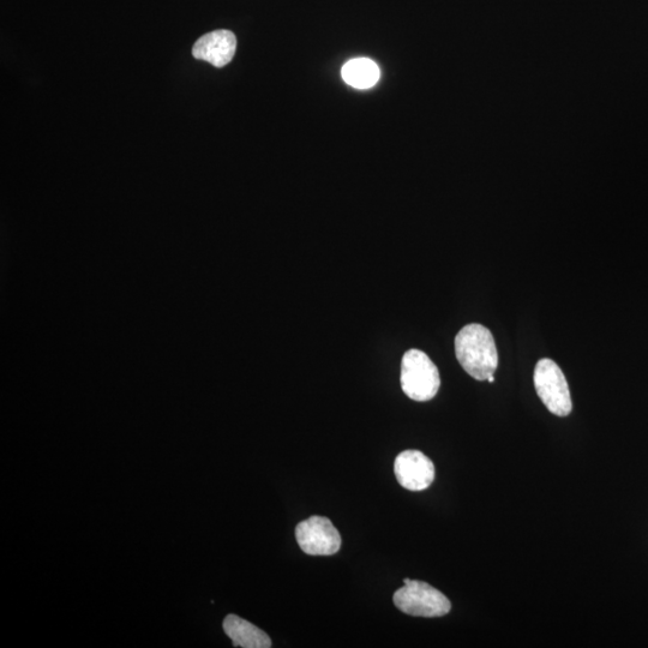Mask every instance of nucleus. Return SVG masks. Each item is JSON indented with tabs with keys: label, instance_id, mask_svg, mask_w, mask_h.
<instances>
[{
	"label": "nucleus",
	"instance_id": "1",
	"mask_svg": "<svg viewBox=\"0 0 648 648\" xmlns=\"http://www.w3.org/2000/svg\"><path fill=\"white\" fill-rule=\"evenodd\" d=\"M456 359L468 375L477 381H488L498 366L494 336L482 324H467L455 338Z\"/></svg>",
	"mask_w": 648,
	"mask_h": 648
},
{
	"label": "nucleus",
	"instance_id": "2",
	"mask_svg": "<svg viewBox=\"0 0 648 648\" xmlns=\"http://www.w3.org/2000/svg\"><path fill=\"white\" fill-rule=\"evenodd\" d=\"M401 387L408 398L414 401L424 402L435 398L441 387V377L428 354L419 350H410L404 354Z\"/></svg>",
	"mask_w": 648,
	"mask_h": 648
},
{
	"label": "nucleus",
	"instance_id": "3",
	"mask_svg": "<svg viewBox=\"0 0 648 648\" xmlns=\"http://www.w3.org/2000/svg\"><path fill=\"white\" fill-rule=\"evenodd\" d=\"M404 587L394 593L393 602L400 611L414 617H442L452 604L444 594L424 581L404 579Z\"/></svg>",
	"mask_w": 648,
	"mask_h": 648
},
{
	"label": "nucleus",
	"instance_id": "4",
	"mask_svg": "<svg viewBox=\"0 0 648 648\" xmlns=\"http://www.w3.org/2000/svg\"><path fill=\"white\" fill-rule=\"evenodd\" d=\"M534 387L540 400L552 414L567 417L572 412V396L566 377L554 360H539L534 369Z\"/></svg>",
	"mask_w": 648,
	"mask_h": 648
},
{
	"label": "nucleus",
	"instance_id": "5",
	"mask_svg": "<svg viewBox=\"0 0 648 648\" xmlns=\"http://www.w3.org/2000/svg\"><path fill=\"white\" fill-rule=\"evenodd\" d=\"M297 542L306 555L332 556L341 548V536L335 526L324 516H311L296 528Z\"/></svg>",
	"mask_w": 648,
	"mask_h": 648
},
{
	"label": "nucleus",
	"instance_id": "6",
	"mask_svg": "<svg viewBox=\"0 0 648 648\" xmlns=\"http://www.w3.org/2000/svg\"><path fill=\"white\" fill-rule=\"evenodd\" d=\"M394 473L402 488L410 491L428 489L435 479V466L419 450H405L396 456Z\"/></svg>",
	"mask_w": 648,
	"mask_h": 648
},
{
	"label": "nucleus",
	"instance_id": "7",
	"mask_svg": "<svg viewBox=\"0 0 648 648\" xmlns=\"http://www.w3.org/2000/svg\"><path fill=\"white\" fill-rule=\"evenodd\" d=\"M237 38L230 30H215L196 41L192 54L216 68H224L236 54Z\"/></svg>",
	"mask_w": 648,
	"mask_h": 648
},
{
	"label": "nucleus",
	"instance_id": "8",
	"mask_svg": "<svg viewBox=\"0 0 648 648\" xmlns=\"http://www.w3.org/2000/svg\"><path fill=\"white\" fill-rule=\"evenodd\" d=\"M224 630L228 638L233 642L234 647L244 648H269L272 647V640L268 634L257 628L255 624L243 620L237 615H227Z\"/></svg>",
	"mask_w": 648,
	"mask_h": 648
},
{
	"label": "nucleus",
	"instance_id": "9",
	"mask_svg": "<svg viewBox=\"0 0 648 648\" xmlns=\"http://www.w3.org/2000/svg\"><path fill=\"white\" fill-rule=\"evenodd\" d=\"M342 78L347 84L357 89H369L380 80V69L370 59L350 60L341 70Z\"/></svg>",
	"mask_w": 648,
	"mask_h": 648
},
{
	"label": "nucleus",
	"instance_id": "10",
	"mask_svg": "<svg viewBox=\"0 0 648 648\" xmlns=\"http://www.w3.org/2000/svg\"><path fill=\"white\" fill-rule=\"evenodd\" d=\"M488 381L491 382V383L494 382V381H495V377H494V376L489 377V380H488Z\"/></svg>",
	"mask_w": 648,
	"mask_h": 648
}]
</instances>
